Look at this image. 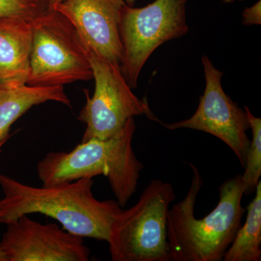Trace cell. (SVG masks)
<instances>
[{
	"label": "cell",
	"instance_id": "cell-13",
	"mask_svg": "<svg viewBox=\"0 0 261 261\" xmlns=\"http://www.w3.org/2000/svg\"><path fill=\"white\" fill-rule=\"evenodd\" d=\"M255 197L247 206V219L240 226L223 260H261V181L255 192Z\"/></svg>",
	"mask_w": 261,
	"mask_h": 261
},
{
	"label": "cell",
	"instance_id": "cell-5",
	"mask_svg": "<svg viewBox=\"0 0 261 261\" xmlns=\"http://www.w3.org/2000/svg\"><path fill=\"white\" fill-rule=\"evenodd\" d=\"M92 79L88 49L73 24L49 8L34 18L27 85L64 87Z\"/></svg>",
	"mask_w": 261,
	"mask_h": 261
},
{
	"label": "cell",
	"instance_id": "cell-8",
	"mask_svg": "<svg viewBox=\"0 0 261 261\" xmlns=\"http://www.w3.org/2000/svg\"><path fill=\"white\" fill-rule=\"evenodd\" d=\"M202 63L205 88L196 112L184 121L160 123L168 130L190 128L217 137L231 149L244 168L251 144V140L247 135L250 125L246 112L225 93L221 85L224 73L215 67L207 56H202Z\"/></svg>",
	"mask_w": 261,
	"mask_h": 261
},
{
	"label": "cell",
	"instance_id": "cell-7",
	"mask_svg": "<svg viewBox=\"0 0 261 261\" xmlns=\"http://www.w3.org/2000/svg\"><path fill=\"white\" fill-rule=\"evenodd\" d=\"M87 47L95 89L92 97L85 91L87 102L79 116L87 126L82 142L112 137L135 116L144 115L160 123L147 99H139L132 92L122 74L121 67Z\"/></svg>",
	"mask_w": 261,
	"mask_h": 261
},
{
	"label": "cell",
	"instance_id": "cell-15",
	"mask_svg": "<svg viewBox=\"0 0 261 261\" xmlns=\"http://www.w3.org/2000/svg\"><path fill=\"white\" fill-rule=\"evenodd\" d=\"M49 9L47 0H0V18L34 19Z\"/></svg>",
	"mask_w": 261,
	"mask_h": 261
},
{
	"label": "cell",
	"instance_id": "cell-11",
	"mask_svg": "<svg viewBox=\"0 0 261 261\" xmlns=\"http://www.w3.org/2000/svg\"><path fill=\"white\" fill-rule=\"evenodd\" d=\"M33 20L0 18V88L21 87L28 82Z\"/></svg>",
	"mask_w": 261,
	"mask_h": 261
},
{
	"label": "cell",
	"instance_id": "cell-14",
	"mask_svg": "<svg viewBox=\"0 0 261 261\" xmlns=\"http://www.w3.org/2000/svg\"><path fill=\"white\" fill-rule=\"evenodd\" d=\"M252 130V139L247 152L245 172L242 174L244 195L255 192L261 176V119L252 115L247 106L244 107Z\"/></svg>",
	"mask_w": 261,
	"mask_h": 261
},
{
	"label": "cell",
	"instance_id": "cell-12",
	"mask_svg": "<svg viewBox=\"0 0 261 261\" xmlns=\"http://www.w3.org/2000/svg\"><path fill=\"white\" fill-rule=\"evenodd\" d=\"M54 101L70 107L64 87H33L25 84L15 88H0V143L9 137L10 127L30 108Z\"/></svg>",
	"mask_w": 261,
	"mask_h": 261
},
{
	"label": "cell",
	"instance_id": "cell-20",
	"mask_svg": "<svg viewBox=\"0 0 261 261\" xmlns=\"http://www.w3.org/2000/svg\"><path fill=\"white\" fill-rule=\"evenodd\" d=\"M237 1H243V0H223V2L226 3H231Z\"/></svg>",
	"mask_w": 261,
	"mask_h": 261
},
{
	"label": "cell",
	"instance_id": "cell-17",
	"mask_svg": "<svg viewBox=\"0 0 261 261\" xmlns=\"http://www.w3.org/2000/svg\"><path fill=\"white\" fill-rule=\"evenodd\" d=\"M64 0H47L48 5H49V9H55L60 3Z\"/></svg>",
	"mask_w": 261,
	"mask_h": 261
},
{
	"label": "cell",
	"instance_id": "cell-21",
	"mask_svg": "<svg viewBox=\"0 0 261 261\" xmlns=\"http://www.w3.org/2000/svg\"><path fill=\"white\" fill-rule=\"evenodd\" d=\"M5 142H6V141H4V142H2L1 143H0V152H1L2 147H3V146L4 145Z\"/></svg>",
	"mask_w": 261,
	"mask_h": 261
},
{
	"label": "cell",
	"instance_id": "cell-3",
	"mask_svg": "<svg viewBox=\"0 0 261 261\" xmlns=\"http://www.w3.org/2000/svg\"><path fill=\"white\" fill-rule=\"evenodd\" d=\"M135 130V118H132L112 137L90 139L70 152L46 154L37 166L43 186L103 175L108 178L117 202L124 207L137 190L143 168L132 147Z\"/></svg>",
	"mask_w": 261,
	"mask_h": 261
},
{
	"label": "cell",
	"instance_id": "cell-4",
	"mask_svg": "<svg viewBox=\"0 0 261 261\" xmlns=\"http://www.w3.org/2000/svg\"><path fill=\"white\" fill-rule=\"evenodd\" d=\"M176 199L173 185L153 179L138 202L116 215L110 230L113 261H172L167 234V216Z\"/></svg>",
	"mask_w": 261,
	"mask_h": 261
},
{
	"label": "cell",
	"instance_id": "cell-10",
	"mask_svg": "<svg viewBox=\"0 0 261 261\" xmlns=\"http://www.w3.org/2000/svg\"><path fill=\"white\" fill-rule=\"evenodd\" d=\"M126 5L125 0H64L54 10L73 24L91 50L121 67L120 23Z\"/></svg>",
	"mask_w": 261,
	"mask_h": 261
},
{
	"label": "cell",
	"instance_id": "cell-19",
	"mask_svg": "<svg viewBox=\"0 0 261 261\" xmlns=\"http://www.w3.org/2000/svg\"><path fill=\"white\" fill-rule=\"evenodd\" d=\"M136 0H125V3L128 6L133 7L135 4Z\"/></svg>",
	"mask_w": 261,
	"mask_h": 261
},
{
	"label": "cell",
	"instance_id": "cell-1",
	"mask_svg": "<svg viewBox=\"0 0 261 261\" xmlns=\"http://www.w3.org/2000/svg\"><path fill=\"white\" fill-rule=\"evenodd\" d=\"M93 178L35 187L0 173L4 198L0 200V224H8L33 214L56 219L68 232L108 241L111 224L122 210L116 200H98L92 193Z\"/></svg>",
	"mask_w": 261,
	"mask_h": 261
},
{
	"label": "cell",
	"instance_id": "cell-2",
	"mask_svg": "<svg viewBox=\"0 0 261 261\" xmlns=\"http://www.w3.org/2000/svg\"><path fill=\"white\" fill-rule=\"evenodd\" d=\"M192 179L186 197L169 208L167 234L172 261H221L239 228L246 208L241 174L221 184L219 201L214 210L197 219L195 206L203 179L195 165L189 163Z\"/></svg>",
	"mask_w": 261,
	"mask_h": 261
},
{
	"label": "cell",
	"instance_id": "cell-18",
	"mask_svg": "<svg viewBox=\"0 0 261 261\" xmlns=\"http://www.w3.org/2000/svg\"><path fill=\"white\" fill-rule=\"evenodd\" d=\"M0 261H7L6 256L1 248H0Z\"/></svg>",
	"mask_w": 261,
	"mask_h": 261
},
{
	"label": "cell",
	"instance_id": "cell-9",
	"mask_svg": "<svg viewBox=\"0 0 261 261\" xmlns=\"http://www.w3.org/2000/svg\"><path fill=\"white\" fill-rule=\"evenodd\" d=\"M0 248L7 261H88L83 238L56 224H42L24 215L10 223Z\"/></svg>",
	"mask_w": 261,
	"mask_h": 261
},
{
	"label": "cell",
	"instance_id": "cell-6",
	"mask_svg": "<svg viewBox=\"0 0 261 261\" xmlns=\"http://www.w3.org/2000/svg\"><path fill=\"white\" fill-rule=\"evenodd\" d=\"M188 0H154L143 8L126 5L120 23L121 70L130 88L135 89L146 62L161 44L189 32Z\"/></svg>",
	"mask_w": 261,
	"mask_h": 261
},
{
	"label": "cell",
	"instance_id": "cell-16",
	"mask_svg": "<svg viewBox=\"0 0 261 261\" xmlns=\"http://www.w3.org/2000/svg\"><path fill=\"white\" fill-rule=\"evenodd\" d=\"M243 24L245 25H260L261 1L245 8L243 13Z\"/></svg>",
	"mask_w": 261,
	"mask_h": 261
}]
</instances>
